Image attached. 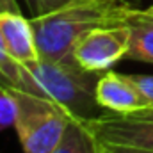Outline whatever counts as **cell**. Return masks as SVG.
Segmentation results:
<instances>
[{
  "mask_svg": "<svg viewBox=\"0 0 153 153\" xmlns=\"http://www.w3.org/2000/svg\"><path fill=\"white\" fill-rule=\"evenodd\" d=\"M125 4L73 0L50 14L30 18L39 59L62 61L73 57L75 45L89 30L125 23Z\"/></svg>",
  "mask_w": 153,
  "mask_h": 153,
  "instance_id": "6da1fadb",
  "label": "cell"
},
{
  "mask_svg": "<svg viewBox=\"0 0 153 153\" xmlns=\"http://www.w3.org/2000/svg\"><path fill=\"white\" fill-rule=\"evenodd\" d=\"M100 75L89 71L76 62L75 57L62 61L38 59L29 64H20V76L14 85L46 96L78 117H96V82Z\"/></svg>",
  "mask_w": 153,
  "mask_h": 153,
  "instance_id": "7a4b0ae2",
  "label": "cell"
},
{
  "mask_svg": "<svg viewBox=\"0 0 153 153\" xmlns=\"http://www.w3.org/2000/svg\"><path fill=\"white\" fill-rule=\"evenodd\" d=\"M0 91L7 93L16 105L14 128L25 153H50L62 137L68 123L75 117L61 103L25 91L0 73Z\"/></svg>",
  "mask_w": 153,
  "mask_h": 153,
  "instance_id": "3957f363",
  "label": "cell"
},
{
  "mask_svg": "<svg viewBox=\"0 0 153 153\" xmlns=\"http://www.w3.org/2000/svg\"><path fill=\"white\" fill-rule=\"evenodd\" d=\"M130 48V29L126 23L98 27L89 30L73 48L76 62L96 73L111 70L116 62L126 59Z\"/></svg>",
  "mask_w": 153,
  "mask_h": 153,
  "instance_id": "277c9868",
  "label": "cell"
},
{
  "mask_svg": "<svg viewBox=\"0 0 153 153\" xmlns=\"http://www.w3.org/2000/svg\"><path fill=\"white\" fill-rule=\"evenodd\" d=\"M96 135L107 144H126L153 150V119L125 114H100L89 117Z\"/></svg>",
  "mask_w": 153,
  "mask_h": 153,
  "instance_id": "5b68a950",
  "label": "cell"
},
{
  "mask_svg": "<svg viewBox=\"0 0 153 153\" xmlns=\"http://www.w3.org/2000/svg\"><path fill=\"white\" fill-rule=\"evenodd\" d=\"M96 102L114 114H132L146 107V102L128 75L103 71L96 82Z\"/></svg>",
  "mask_w": 153,
  "mask_h": 153,
  "instance_id": "8992f818",
  "label": "cell"
},
{
  "mask_svg": "<svg viewBox=\"0 0 153 153\" xmlns=\"http://www.w3.org/2000/svg\"><path fill=\"white\" fill-rule=\"evenodd\" d=\"M0 36L11 57L20 64L39 59L32 23L20 11H0Z\"/></svg>",
  "mask_w": 153,
  "mask_h": 153,
  "instance_id": "52a82bcc",
  "label": "cell"
},
{
  "mask_svg": "<svg viewBox=\"0 0 153 153\" xmlns=\"http://www.w3.org/2000/svg\"><path fill=\"white\" fill-rule=\"evenodd\" d=\"M125 23L130 29V48L126 59L153 64V18L146 16L143 9L126 5Z\"/></svg>",
  "mask_w": 153,
  "mask_h": 153,
  "instance_id": "ba28073f",
  "label": "cell"
},
{
  "mask_svg": "<svg viewBox=\"0 0 153 153\" xmlns=\"http://www.w3.org/2000/svg\"><path fill=\"white\" fill-rule=\"evenodd\" d=\"M50 153H107V146L96 135L89 119L75 116Z\"/></svg>",
  "mask_w": 153,
  "mask_h": 153,
  "instance_id": "9c48e42d",
  "label": "cell"
},
{
  "mask_svg": "<svg viewBox=\"0 0 153 153\" xmlns=\"http://www.w3.org/2000/svg\"><path fill=\"white\" fill-rule=\"evenodd\" d=\"M0 73L7 80H11L13 84H16L18 76H20V62L11 57V53L5 48V43H4L2 36H0Z\"/></svg>",
  "mask_w": 153,
  "mask_h": 153,
  "instance_id": "30bf717a",
  "label": "cell"
},
{
  "mask_svg": "<svg viewBox=\"0 0 153 153\" xmlns=\"http://www.w3.org/2000/svg\"><path fill=\"white\" fill-rule=\"evenodd\" d=\"M73 0H25L29 11H30V18H39L45 14H50L68 4H71Z\"/></svg>",
  "mask_w": 153,
  "mask_h": 153,
  "instance_id": "8fae6325",
  "label": "cell"
},
{
  "mask_svg": "<svg viewBox=\"0 0 153 153\" xmlns=\"http://www.w3.org/2000/svg\"><path fill=\"white\" fill-rule=\"evenodd\" d=\"M14 119H16V105L13 102V98L0 91V132L14 126Z\"/></svg>",
  "mask_w": 153,
  "mask_h": 153,
  "instance_id": "7c38bea8",
  "label": "cell"
},
{
  "mask_svg": "<svg viewBox=\"0 0 153 153\" xmlns=\"http://www.w3.org/2000/svg\"><path fill=\"white\" fill-rule=\"evenodd\" d=\"M132 78V82L137 85V89L141 91L144 102H146V107H153V75H128Z\"/></svg>",
  "mask_w": 153,
  "mask_h": 153,
  "instance_id": "4fadbf2b",
  "label": "cell"
},
{
  "mask_svg": "<svg viewBox=\"0 0 153 153\" xmlns=\"http://www.w3.org/2000/svg\"><path fill=\"white\" fill-rule=\"evenodd\" d=\"M107 153H153V150L139 148V146H126V144H107Z\"/></svg>",
  "mask_w": 153,
  "mask_h": 153,
  "instance_id": "5bb4252c",
  "label": "cell"
},
{
  "mask_svg": "<svg viewBox=\"0 0 153 153\" xmlns=\"http://www.w3.org/2000/svg\"><path fill=\"white\" fill-rule=\"evenodd\" d=\"M0 11H20L16 0H0Z\"/></svg>",
  "mask_w": 153,
  "mask_h": 153,
  "instance_id": "9a60e30c",
  "label": "cell"
},
{
  "mask_svg": "<svg viewBox=\"0 0 153 153\" xmlns=\"http://www.w3.org/2000/svg\"><path fill=\"white\" fill-rule=\"evenodd\" d=\"M125 116H132V117H144V119H153V107L141 109V111H135V112H132V114H125Z\"/></svg>",
  "mask_w": 153,
  "mask_h": 153,
  "instance_id": "2e32d148",
  "label": "cell"
},
{
  "mask_svg": "<svg viewBox=\"0 0 153 153\" xmlns=\"http://www.w3.org/2000/svg\"><path fill=\"white\" fill-rule=\"evenodd\" d=\"M143 13H144L146 16H150V18H153V5H150L148 9H143Z\"/></svg>",
  "mask_w": 153,
  "mask_h": 153,
  "instance_id": "e0dca14e",
  "label": "cell"
},
{
  "mask_svg": "<svg viewBox=\"0 0 153 153\" xmlns=\"http://www.w3.org/2000/svg\"><path fill=\"white\" fill-rule=\"evenodd\" d=\"M100 2H114V4H121V0H100Z\"/></svg>",
  "mask_w": 153,
  "mask_h": 153,
  "instance_id": "ac0fdd59",
  "label": "cell"
}]
</instances>
